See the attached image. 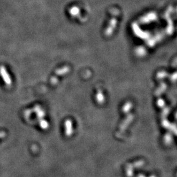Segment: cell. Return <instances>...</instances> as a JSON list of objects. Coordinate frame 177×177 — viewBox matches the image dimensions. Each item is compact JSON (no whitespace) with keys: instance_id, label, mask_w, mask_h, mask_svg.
I'll return each mask as SVG.
<instances>
[{"instance_id":"obj_1","label":"cell","mask_w":177,"mask_h":177,"mask_svg":"<svg viewBox=\"0 0 177 177\" xmlns=\"http://www.w3.org/2000/svg\"><path fill=\"white\" fill-rule=\"evenodd\" d=\"M0 74H1L2 78H3V81L5 83L6 85H11L12 83L11 77L9 75L8 72H7V70H5V68L3 66L0 67Z\"/></svg>"}]
</instances>
